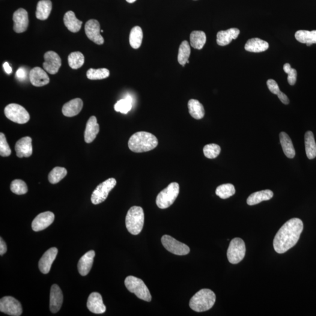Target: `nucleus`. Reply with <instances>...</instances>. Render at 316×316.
Segmentation results:
<instances>
[{
    "mask_svg": "<svg viewBox=\"0 0 316 316\" xmlns=\"http://www.w3.org/2000/svg\"><path fill=\"white\" fill-rule=\"evenodd\" d=\"M303 223L299 219L288 220L277 232L273 240V248L278 253H284L293 247L299 240Z\"/></svg>",
    "mask_w": 316,
    "mask_h": 316,
    "instance_id": "1",
    "label": "nucleus"
},
{
    "mask_svg": "<svg viewBox=\"0 0 316 316\" xmlns=\"http://www.w3.org/2000/svg\"><path fill=\"white\" fill-rule=\"evenodd\" d=\"M158 145L157 137L150 133L139 131L132 136L128 141L130 150L136 153H145L156 148Z\"/></svg>",
    "mask_w": 316,
    "mask_h": 316,
    "instance_id": "2",
    "label": "nucleus"
},
{
    "mask_svg": "<svg viewBox=\"0 0 316 316\" xmlns=\"http://www.w3.org/2000/svg\"><path fill=\"white\" fill-rule=\"evenodd\" d=\"M216 299L215 293L210 289H202L191 298L190 308L196 312L207 311L212 308Z\"/></svg>",
    "mask_w": 316,
    "mask_h": 316,
    "instance_id": "3",
    "label": "nucleus"
},
{
    "mask_svg": "<svg viewBox=\"0 0 316 316\" xmlns=\"http://www.w3.org/2000/svg\"><path fill=\"white\" fill-rule=\"evenodd\" d=\"M126 227L133 235H138L144 225V210L141 207L133 206L128 211L126 218Z\"/></svg>",
    "mask_w": 316,
    "mask_h": 316,
    "instance_id": "4",
    "label": "nucleus"
},
{
    "mask_svg": "<svg viewBox=\"0 0 316 316\" xmlns=\"http://www.w3.org/2000/svg\"><path fill=\"white\" fill-rule=\"evenodd\" d=\"M125 285L128 290L136 295L139 299L150 302L152 296L147 285L141 279L133 276H128L125 279Z\"/></svg>",
    "mask_w": 316,
    "mask_h": 316,
    "instance_id": "5",
    "label": "nucleus"
},
{
    "mask_svg": "<svg viewBox=\"0 0 316 316\" xmlns=\"http://www.w3.org/2000/svg\"><path fill=\"white\" fill-rule=\"evenodd\" d=\"M180 193V184L177 182L170 183L168 186L158 194L156 200L158 207L165 209L171 206Z\"/></svg>",
    "mask_w": 316,
    "mask_h": 316,
    "instance_id": "6",
    "label": "nucleus"
},
{
    "mask_svg": "<svg viewBox=\"0 0 316 316\" xmlns=\"http://www.w3.org/2000/svg\"><path fill=\"white\" fill-rule=\"evenodd\" d=\"M4 114L9 120L20 124L28 123L30 119V115L25 109L17 104H10L6 106Z\"/></svg>",
    "mask_w": 316,
    "mask_h": 316,
    "instance_id": "7",
    "label": "nucleus"
},
{
    "mask_svg": "<svg viewBox=\"0 0 316 316\" xmlns=\"http://www.w3.org/2000/svg\"><path fill=\"white\" fill-rule=\"evenodd\" d=\"M245 243L240 238H235L231 241L227 250L228 260L231 264L239 263L245 256Z\"/></svg>",
    "mask_w": 316,
    "mask_h": 316,
    "instance_id": "8",
    "label": "nucleus"
},
{
    "mask_svg": "<svg viewBox=\"0 0 316 316\" xmlns=\"http://www.w3.org/2000/svg\"><path fill=\"white\" fill-rule=\"evenodd\" d=\"M117 184L114 178H109L98 185L91 197L92 203L98 204L105 201L109 194Z\"/></svg>",
    "mask_w": 316,
    "mask_h": 316,
    "instance_id": "9",
    "label": "nucleus"
},
{
    "mask_svg": "<svg viewBox=\"0 0 316 316\" xmlns=\"http://www.w3.org/2000/svg\"><path fill=\"white\" fill-rule=\"evenodd\" d=\"M162 245L170 252L177 255H185L190 252L188 246L180 242L170 235H164L161 239Z\"/></svg>",
    "mask_w": 316,
    "mask_h": 316,
    "instance_id": "10",
    "label": "nucleus"
},
{
    "mask_svg": "<svg viewBox=\"0 0 316 316\" xmlns=\"http://www.w3.org/2000/svg\"><path fill=\"white\" fill-rule=\"evenodd\" d=\"M0 311L12 316H20L23 314L22 304L12 296H5L0 300Z\"/></svg>",
    "mask_w": 316,
    "mask_h": 316,
    "instance_id": "11",
    "label": "nucleus"
},
{
    "mask_svg": "<svg viewBox=\"0 0 316 316\" xmlns=\"http://www.w3.org/2000/svg\"><path fill=\"white\" fill-rule=\"evenodd\" d=\"M44 59L43 67L45 70L51 74L57 73L62 65L60 56L55 52L48 51L45 53Z\"/></svg>",
    "mask_w": 316,
    "mask_h": 316,
    "instance_id": "12",
    "label": "nucleus"
},
{
    "mask_svg": "<svg viewBox=\"0 0 316 316\" xmlns=\"http://www.w3.org/2000/svg\"><path fill=\"white\" fill-rule=\"evenodd\" d=\"M100 23L97 20H90L86 23L85 33L89 40L97 45H103L104 38L101 36Z\"/></svg>",
    "mask_w": 316,
    "mask_h": 316,
    "instance_id": "13",
    "label": "nucleus"
},
{
    "mask_svg": "<svg viewBox=\"0 0 316 316\" xmlns=\"http://www.w3.org/2000/svg\"><path fill=\"white\" fill-rule=\"evenodd\" d=\"M55 220V215L50 211L38 214L32 223V228L34 231H43L51 225Z\"/></svg>",
    "mask_w": 316,
    "mask_h": 316,
    "instance_id": "14",
    "label": "nucleus"
},
{
    "mask_svg": "<svg viewBox=\"0 0 316 316\" xmlns=\"http://www.w3.org/2000/svg\"><path fill=\"white\" fill-rule=\"evenodd\" d=\"M13 29L17 33H23L27 29L29 24L28 12L20 8L13 14Z\"/></svg>",
    "mask_w": 316,
    "mask_h": 316,
    "instance_id": "15",
    "label": "nucleus"
},
{
    "mask_svg": "<svg viewBox=\"0 0 316 316\" xmlns=\"http://www.w3.org/2000/svg\"><path fill=\"white\" fill-rule=\"evenodd\" d=\"M58 250L55 247L49 249L45 252L39 262V269L44 274L49 272L53 261L57 256Z\"/></svg>",
    "mask_w": 316,
    "mask_h": 316,
    "instance_id": "16",
    "label": "nucleus"
},
{
    "mask_svg": "<svg viewBox=\"0 0 316 316\" xmlns=\"http://www.w3.org/2000/svg\"><path fill=\"white\" fill-rule=\"evenodd\" d=\"M63 293L59 286L54 284L50 289V311L53 314H56L60 311L63 303Z\"/></svg>",
    "mask_w": 316,
    "mask_h": 316,
    "instance_id": "17",
    "label": "nucleus"
},
{
    "mask_svg": "<svg viewBox=\"0 0 316 316\" xmlns=\"http://www.w3.org/2000/svg\"><path fill=\"white\" fill-rule=\"evenodd\" d=\"M87 306L89 311L94 314H103L106 311V307L103 303L102 296L97 292H93L90 294Z\"/></svg>",
    "mask_w": 316,
    "mask_h": 316,
    "instance_id": "18",
    "label": "nucleus"
},
{
    "mask_svg": "<svg viewBox=\"0 0 316 316\" xmlns=\"http://www.w3.org/2000/svg\"><path fill=\"white\" fill-rule=\"evenodd\" d=\"M29 79L33 86L42 87L50 82V79L46 71L39 67L33 68L29 72Z\"/></svg>",
    "mask_w": 316,
    "mask_h": 316,
    "instance_id": "19",
    "label": "nucleus"
},
{
    "mask_svg": "<svg viewBox=\"0 0 316 316\" xmlns=\"http://www.w3.org/2000/svg\"><path fill=\"white\" fill-rule=\"evenodd\" d=\"M15 150L17 156L20 158L30 157L32 154L31 138L25 136L19 139L16 143Z\"/></svg>",
    "mask_w": 316,
    "mask_h": 316,
    "instance_id": "20",
    "label": "nucleus"
},
{
    "mask_svg": "<svg viewBox=\"0 0 316 316\" xmlns=\"http://www.w3.org/2000/svg\"><path fill=\"white\" fill-rule=\"evenodd\" d=\"M95 254L94 251L91 250V251L86 252L80 259L78 265H77V268H78L79 273L82 276H86L90 272L92 266H93Z\"/></svg>",
    "mask_w": 316,
    "mask_h": 316,
    "instance_id": "21",
    "label": "nucleus"
},
{
    "mask_svg": "<svg viewBox=\"0 0 316 316\" xmlns=\"http://www.w3.org/2000/svg\"><path fill=\"white\" fill-rule=\"evenodd\" d=\"M83 103L82 99L77 98L64 104L62 113L66 117H72L79 114L83 109Z\"/></svg>",
    "mask_w": 316,
    "mask_h": 316,
    "instance_id": "22",
    "label": "nucleus"
},
{
    "mask_svg": "<svg viewBox=\"0 0 316 316\" xmlns=\"http://www.w3.org/2000/svg\"><path fill=\"white\" fill-rule=\"evenodd\" d=\"M100 127L99 124L97 123V118L95 116H91L89 118L85 132V140L86 143L90 144L93 142L97 135L99 133Z\"/></svg>",
    "mask_w": 316,
    "mask_h": 316,
    "instance_id": "23",
    "label": "nucleus"
},
{
    "mask_svg": "<svg viewBox=\"0 0 316 316\" xmlns=\"http://www.w3.org/2000/svg\"><path fill=\"white\" fill-rule=\"evenodd\" d=\"M240 31L237 28H230L226 31H221L217 33V43L220 46H226L235 40L240 35Z\"/></svg>",
    "mask_w": 316,
    "mask_h": 316,
    "instance_id": "24",
    "label": "nucleus"
},
{
    "mask_svg": "<svg viewBox=\"0 0 316 316\" xmlns=\"http://www.w3.org/2000/svg\"><path fill=\"white\" fill-rule=\"evenodd\" d=\"M269 48V44L259 38L250 39L246 44L245 49L247 51L259 53L265 51Z\"/></svg>",
    "mask_w": 316,
    "mask_h": 316,
    "instance_id": "25",
    "label": "nucleus"
},
{
    "mask_svg": "<svg viewBox=\"0 0 316 316\" xmlns=\"http://www.w3.org/2000/svg\"><path fill=\"white\" fill-rule=\"evenodd\" d=\"M273 196V193L270 190L259 191L251 194L247 199V203L249 205L260 203L263 201H269Z\"/></svg>",
    "mask_w": 316,
    "mask_h": 316,
    "instance_id": "26",
    "label": "nucleus"
},
{
    "mask_svg": "<svg viewBox=\"0 0 316 316\" xmlns=\"http://www.w3.org/2000/svg\"><path fill=\"white\" fill-rule=\"evenodd\" d=\"M64 22L65 26L71 32H79L82 28V22L77 19L73 11H68L65 14Z\"/></svg>",
    "mask_w": 316,
    "mask_h": 316,
    "instance_id": "27",
    "label": "nucleus"
},
{
    "mask_svg": "<svg viewBox=\"0 0 316 316\" xmlns=\"http://www.w3.org/2000/svg\"><path fill=\"white\" fill-rule=\"evenodd\" d=\"M52 4L50 0H41L37 4L36 17L38 20H46L51 13Z\"/></svg>",
    "mask_w": 316,
    "mask_h": 316,
    "instance_id": "28",
    "label": "nucleus"
},
{
    "mask_svg": "<svg viewBox=\"0 0 316 316\" xmlns=\"http://www.w3.org/2000/svg\"><path fill=\"white\" fill-rule=\"evenodd\" d=\"M279 138L285 156L292 159L294 157L296 152L290 137L286 133L282 132L279 134Z\"/></svg>",
    "mask_w": 316,
    "mask_h": 316,
    "instance_id": "29",
    "label": "nucleus"
},
{
    "mask_svg": "<svg viewBox=\"0 0 316 316\" xmlns=\"http://www.w3.org/2000/svg\"><path fill=\"white\" fill-rule=\"evenodd\" d=\"M295 38L299 43L307 44L310 46L316 44V30L309 31L306 30L297 31L295 34Z\"/></svg>",
    "mask_w": 316,
    "mask_h": 316,
    "instance_id": "30",
    "label": "nucleus"
},
{
    "mask_svg": "<svg viewBox=\"0 0 316 316\" xmlns=\"http://www.w3.org/2000/svg\"><path fill=\"white\" fill-rule=\"evenodd\" d=\"M305 141L307 157L309 159H314L316 157V143L312 131H309L306 133Z\"/></svg>",
    "mask_w": 316,
    "mask_h": 316,
    "instance_id": "31",
    "label": "nucleus"
},
{
    "mask_svg": "<svg viewBox=\"0 0 316 316\" xmlns=\"http://www.w3.org/2000/svg\"><path fill=\"white\" fill-rule=\"evenodd\" d=\"M190 114L196 120H201L204 117L205 111L203 106L198 100L191 99L188 102Z\"/></svg>",
    "mask_w": 316,
    "mask_h": 316,
    "instance_id": "32",
    "label": "nucleus"
},
{
    "mask_svg": "<svg viewBox=\"0 0 316 316\" xmlns=\"http://www.w3.org/2000/svg\"><path fill=\"white\" fill-rule=\"evenodd\" d=\"M190 45L193 48L201 50L206 43V35L202 31H195L190 35Z\"/></svg>",
    "mask_w": 316,
    "mask_h": 316,
    "instance_id": "33",
    "label": "nucleus"
},
{
    "mask_svg": "<svg viewBox=\"0 0 316 316\" xmlns=\"http://www.w3.org/2000/svg\"><path fill=\"white\" fill-rule=\"evenodd\" d=\"M143 39V32L141 27L136 26L131 29L130 34V44L133 48L136 49L141 46Z\"/></svg>",
    "mask_w": 316,
    "mask_h": 316,
    "instance_id": "34",
    "label": "nucleus"
},
{
    "mask_svg": "<svg viewBox=\"0 0 316 316\" xmlns=\"http://www.w3.org/2000/svg\"><path fill=\"white\" fill-rule=\"evenodd\" d=\"M191 49L190 45L187 41H184L181 44L178 56L179 64L184 67L190 56Z\"/></svg>",
    "mask_w": 316,
    "mask_h": 316,
    "instance_id": "35",
    "label": "nucleus"
},
{
    "mask_svg": "<svg viewBox=\"0 0 316 316\" xmlns=\"http://www.w3.org/2000/svg\"><path fill=\"white\" fill-rule=\"evenodd\" d=\"M85 63V57L81 52L71 53L68 56V64L73 69H78Z\"/></svg>",
    "mask_w": 316,
    "mask_h": 316,
    "instance_id": "36",
    "label": "nucleus"
},
{
    "mask_svg": "<svg viewBox=\"0 0 316 316\" xmlns=\"http://www.w3.org/2000/svg\"><path fill=\"white\" fill-rule=\"evenodd\" d=\"M132 104L133 98L130 95H128L124 99L117 101L114 105V109L117 112L126 114L132 109Z\"/></svg>",
    "mask_w": 316,
    "mask_h": 316,
    "instance_id": "37",
    "label": "nucleus"
},
{
    "mask_svg": "<svg viewBox=\"0 0 316 316\" xmlns=\"http://www.w3.org/2000/svg\"><path fill=\"white\" fill-rule=\"evenodd\" d=\"M68 174L67 170L62 167H55L51 172L49 173L48 176V180L49 182L52 184H56L67 176Z\"/></svg>",
    "mask_w": 316,
    "mask_h": 316,
    "instance_id": "38",
    "label": "nucleus"
},
{
    "mask_svg": "<svg viewBox=\"0 0 316 316\" xmlns=\"http://www.w3.org/2000/svg\"><path fill=\"white\" fill-rule=\"evenodd\" d=\"M235 193L233 184L230 183L223 184L217 187L216 194L217 196L223 199L230 198Z\"/></svg>",
    "mask_w": 316,
    "mask_h": 316,
    "instance_id": "39",
    "label": "nucleus"
},
{
    "mask_svg": "<svg viewBox=\"0 0 316 316\" xmlns=\"http://www.w3.org/2000/svg\"><path fill=\"white\" fill-rule=\"evenodd\" d=\"M86 76L90 80H102L107 78L110 76V71L106 68L98 69L91 68L86 73Z\"/></svg>",
    "mask_w": 316,
    "mask_h": 316,
    "instance_id": "40",
    "label": "nucleus"
},
{
    "mask_svg": "<svg viewBox=\"0 0 316 316\" xmlns=\"http://www.w3.org/2000/svg\"><path fill=\"white\" fill-rule=\"evenodd\" d=\"M10 189L12 192L17 195H25L28 192V187L25 181L20 180L12 181Z\"/></svg>",
    "mask_w": 316,
    "mask_h": 316,
    "instance_id": "41",
    "label": "nucleus"
},
{
    "mask_svg": "<svg viewBox=\"0 0 316 316\" xmlns=\"http://www.w3.org/2000/svg\"><path fill=\"white\" fill-rule=\"evenodd\" d=\"M221 152L220 146L215 144H207L204 146L203 153L204 156L208 159H214L218 157Z\"/></svg>",
    "mask_w": 316,
    "mask_h": 316,
    "instance_id": "42",
    "label": "nucleus"
},
{
    "mask_svg": "<svg viewBox=\"0 0 316 316\" xmlns=\"http://www.w3.org/2000/svg\"><path fill=\"white\" fill-rule=\"evenodd\" d=\"M11 150L9 146L7 139L4 134H0V155L1 157H7L10 156Z\"/></svg>",
    "mask_w": 316,
    "mask_h": 316,
    "instance_id": "43",
    "label": "nucleus"
},
{
    "mask_svg": "<svg viewBox=\"0 0 316 316\" xmlns=\"http://www.w3.org/2000/svg\"><path fill=\"white\" fill-rule=\"evenodd\" d=\"M284 70L286 73L288 74V81L289 84L293 86L296 84L297 80V71L294 68H291V66L289 64H286L284 66Z\"/></svg>",
    "mask_w": 316,
    "mask_h": 316,
    "instance_id": "44",
    "label": "nucleus"
},
{
    "mask_svg": "<svg viewBox=\"0 0 316 316\" xmlns=\"http://www.w3.org/2000/svg\"><path fill=\"white\" fill-rule=\"evenodd\" d=\"M267 86L271 93L274 94H278L281 91L278 83L276 82L275 80L273 79L268 80L267 81Z\"/></svg>",
    "mask_w": 316,
    "mask_h": 316,
    "instance_id": "45",
    "label": "nucleus"
},
{
    "mask_svg": "<svg viewBox=\"0 0 316 316\" xmlns=\"http://www.w3.org/2000/svg\"><path fill=\"white\" fill-rule=\"evenodd\" d=\"M16 77L18 80H19L20 81H23L26 79V71L24 68H19V70L17 71L16 72Z\"/></svg>",
    "mask_w": 316,
    "mask_h": 316,
    "instance_id": "46",
    "label": "nucleus"
},
{
    "mask_svg": "<svg viewBox=\"0 0 316 316\" xmlns=\"http://www.w3.org/2000/svg\"><path fill=\"white\" fill-rule=\"evenodd\" d=\"M7 251V247L6 245L5 241L3 240L2 238H0V255L1 256L4 254Z\"/></svg>",
    "mask_w": 316,
    "mask_h": 316,
    "instance_id": "47",
    "label": "nucleus"
},
{
    "mask_svg": "<svg viewBox=\"0 0 316 316\" xmlns=\"http://www.w3.org/2000/svg\"><path fill=\"white\" fill-rule=\"evenodd\" d=\"M277 95H278V97L279 98V100L281 101V102L282 103L286 104V105H287V104H289V98L287 97V95H286L285 93H282V92L281 91Z\"/></svg>",
    "mask_w": 316,
    "mask_h": 316,
    "instance_id": "48",
    "label": "nucleus"
},
{
    "mask_svg": "<svg viewBox=\"0 0 316 316\" xmlns=\"http://www.w3.org/2000/svg\"><path fill=\"white\" fill-rule=\"evenodd\" d=\"M3 67H4L5 72L8 74H10V73H11L12 71H13L11 67H10V65H9L8 62H5V63L3 65Z\"/></svg>",
    "mask_w": 316,
    "mask_h": 316,
    "instance_id": "49",
    "label": "nucleus"
},
{
    "mask_svg": "<svg viewBox=\"0 0 316 316\" xmlns=\"http://www.w3.org/2000/svg\"><path fill=\"white\" fill-rule=\"evenodd\" d=\"M128 2L133 3L136 1V0H126Z\"/></svg>",
    "mask_w": 316,
    "mask_h": 316,
    "instance_id": "50",
    "label": "nucleus"
},
{
    "mask_svg": "<svg viewBox=\"0 0 316 316\" xmlns=\"http://www.w3.org/2000/svg\"><path fill=\"white\" fill-rule=\"evenodd\" d=\"M103 32H104L103 30H101V33H103Z\"/></svg>",
    "mask_w": 316,
    "mask_h": 316,
    "instance_id": "51",
    "label": "nucleus"
}]
</instances>
